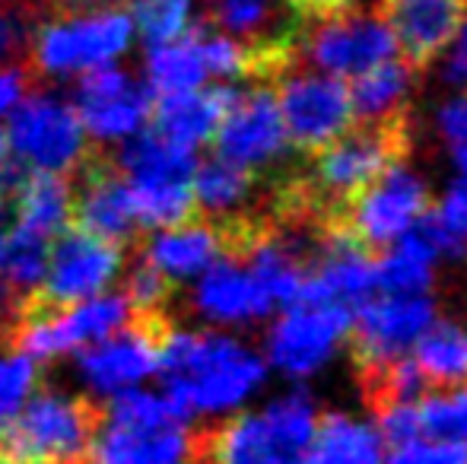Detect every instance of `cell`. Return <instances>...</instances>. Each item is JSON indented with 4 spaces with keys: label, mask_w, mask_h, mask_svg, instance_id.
Masks as SVG:
<instances>
[{
    "label": "cell",
    "mask_w": 467,
    "mask_h": 464,
    "mask_svg": "<svg viewBox=\"0 0 467 464\" xmlns=\"http://www.w3.org/2000/svg\"><path fill=\"white\" fill-rule=\"evenodd\" d=\"M426 385L451 388L467 382V328L455 318H436L410 350Z\"/></svg>",
    "instance_id": "obj_28"
},
{
    "label": "cell",
    "mask_w": 467,
    "mask_h": 464,
    "mask_svg": "<svg viewBox=\"0 0 467 464\" xmlns=\"http://www.w3.org/2000/svg\"><path fill=\"white\" fill-rule=\"evenodd\" d=\"M385 23L413 64L439 57L467 16V0H385Z\"/></svg>",
    "instance_id": "obj_20"
},
{
    "label": "cell",
    "mask_w": 467,
    "mask_h": 464,
    "mask_svg": "<svg viewBox=\"0 0 467 464\" xmlns=\"http://www.w3.org/2000/svg\"><path fill=\"white\" fill-rule=\"evenodd\" d=\"M417 230L439 261L467 258V172L451 181L439 207L426 213Z\"/></svg>",
    "instance_id": "obj_30"
},
{
    "label": "cell",
    "mask_w": 467,
    "mask_h": 464,
    "mask_svg": "<svg viewBox=\"0 0 467 464\" xmlns=\"http://www.w3.org/2000/svg\"><path fill=\"white\" fill-rule=\"evenodd\" d=\"M375 293V258L350 232H327L315 245L302 296L357 309Z\"/></svg>",
    "instance_id": "obj_18"
},
{
    "label": "cell",
    "mask_w": 467,
    "mask_h": 464,
    "mask_svg": "<svg viewBox=\"0 0 467 464\" xmlns=\"http://www.w3.org/2000/svg\"><path fill=\"white\" fill-rule=\"evenodd\" d=\"M175 331L169 312H140L130 309L128 322L115 335L87 344L80 353V366L87 382L99 391H124L134 382L160 369V356L169 335Z\"/></svg>",
    "instance_id": "obj_12"
},
{
    "label": "cell",
    "mask_w": 467,
    "mask_h": 464,
    "mask_svg": "<svg viewBox=\"0 0 467 464\" xmlns=\"http://www.w3.org/2000/svg\"><path fill=\"white\" fill-rule=\"evenodd\" d=\"M417 407L420 433L467 449V382L442 388L436 395H420Z\"/></svg>",
    "instance_id": "obj_32"
},
{
    "label": "cell",
    "mask_w": 467,
    "mask_h": 464,
    "mask_svg": "<svg viewBox=\"0 0 467 464\" xmlns=\"http://www.w3.org/2000/svg\"><path fill=\"white\" fill-rule=\"evenodd\" d=\"M150 45L179 38L191 23V0H140L130 16Z\"/></svg>",
    "instance_id": "obj_34"
},
{
    "label": "cell",
    "mask_w": 467,
    "mask_h": 464,
    "mask_svg": "<svg viewBox=\"0 0 467 464\" xmlns=\"http://www.w3.org/2000/svg\"><path fill=\"white\" fill-rule=\"evenodd\" d=\"M140 252L166 273L172 284L203 273L216 258H223V232L213 220L188 217L175 226H166L150 242L140 239Z\"/></svg>",
    "instance_id": "obj_22"
},
{
    "label": "cell",
    "mask_w": 467,
    "mask_h": 464,
    "mask_svg": "<svg viewBox=\"0 0 467 464\" xmlns=\"http://www.w3.org/2000/svg\"><path fill=\"white\" fill-rule=\"evenodd\" d=\"M194 309L213 325L242 328V325H254L267 318L277 305L271 303L258 277L245 267V261L223 254L197 280Z\"/></svg>",
    "instance_id": "obj_19"
},
{
    "label": "cell",
    "mask_w": 467,
    "mask_h": 464,
    "mask_svg": "<svg viewBox=\"0 0 467 464\" xmlns=\"http://www.w3.org/2000/svg\"><path fill=\"white\" fill-rule=\"evenodd\" d=\"M102 404L42 388L0 433V464H89Z\"/></svg>",
    "instance_id": "obj_4"
},
{
    "label": "cell",
    "mask_w": 467,
    "mask_h": 464,
    "mask_svg": "<svg viewBox=\"0 0 467 464\" xmlns=\"http://www.w3.org/2000/svg\"><path fill=\"white\" fill-rule=\"evenodd\" d=\"M38 385H42V376H38L36 356H26V353L0 356V433H4V427L13 420L19 404H23Z\"/></svg>",
    "instance_id": "obj_36"
},
{
    "label": "cell",
    "mask_w": 467,
    "mask_h": 464,
    "mask_svg": "<svg viewBox=\"0 0 467 464\" xmlns=\"http://www.w3.org/2000/svg\"><path fill=\"white\" fill-rule=\"evenodd\" d=\"M4 211H6V204H4V201H0V220H4Z\"/></svg>",
    "instance_id": "obj_43"
},
{
    "label": "cell",
    "mask_w": 467,
    "mask_h": 464,
    "mask_svg": "<svg viewBox=\"0 0 467 464\" xmlns=\"http://www.w3.org/2000/svg\"><path fill=\"white\" fill-rule=\"evenodd\" d=\"M51 239L29 226H13L10 232L0 235V277L10 280L13 286H36L42 284L48 271Z\"/></svg>",
    "instance_id": "obj_31"
},
{
    "label": "cell",
    "mask_w": 467,
    "mask_h": 464,
    "mask_svg": "<svg viewBox=\"0 0 467 464\" xmlns=\"http://www.w3.org/2000/svg\"><path fill=\"white\" fill-rule=\"evenodd\" d=\"M353 309L337 303H321L312 296H299L283 305L265 337L267 363L286 378H306L325 372L340 356L350 337Z\"/></svg>",
    "instance_id": "obj_5"
},
{
    "label": "cell",
    "mask_w": 467,
    "mask_h": 464,
    "mask_svg": "<svg viewBox=\"0 0 467 464\" xmlns=\"http://www.w3.org/2000/svg\"><path fill=\"white\" fill-rule=\"evenodd\" d=\"M400 153L394 124H366L344 130L318 150L308 172V194L327 204H350L359 191Z\"/></svg>",
    "instance_id": "obj_11"
},
{
    "label": "cell",
    "mask_w": 467,
    "mask_h": 464,
    "mask_svg": "<svg viewBox=\"0 0 467 464\" xmlns=\"http://www.w3.org/2000/svg\"><path fill=\"white\" fill-rule=\"evenodd\" d=\"M315 423V397L289 388L261 410H245L223 427L201 429V464H302Z\"/></svg>",
    "instance_id": "obj_3"
},
{
    "label": "cell",
    "mask_w": 467,
    "mask_h": 464,
    "mask_svg": "<svg viewBox=\"0 0 467 464\" xmlns=\"http://www.w3.org/2000/svg\"><path fill=\"white\" fill-rule=\"evenodd\" d=\"M38 23L42 19L23 0H0V61L16 55Z\"/></svg>",
    "instance_id": "obj_38"
},
{
    "label": "cell",
    "mask_w": 467,
    "mask_h": 464,
    "mask_svg": "<svg viewBox=\"0 0 467 464\" xmlns=\"http://www.w3.org/2000/svg\"><path fill=\"white\" fill-rule=\"evenodd\" d=\"M299 51L308 67L337 80H357L359 74L398 57V42L385 16L359 6H337L318 13L299 38Z\"/></svg>",
    "instance_id": "obj_7"
},
{
    "label": "cell",
    "mask_w": 467,
    "mask_h": 464,
    "mask_svg": "<svg viewBox=\"0 0 467 464\" xmlns=\"http://www.w3.org/2000/svg\"><path fill=\"white\" fill-rule=\"evenodd\" d=\"M70 188H74V211L70 226L83 232L102 235L118 245H137L140 226L130 204L128 175L121 172L118 160L102 147H89L87 156L70 169Z\"/></svg>",
    "instance_id": "obj_13"
},
{
    "label": "cell",
    "mask_w": 467,
    "mask_h": 464,
    "mask_svg": "<svg viewBox=\"0 0 467 464\" xmlns=\"http://www.w3.org/2000/svg\"><path fill=\"white\" fill-rule=\"evenodd\" d=\"M436 252L413 230L375 258V293H430L436 280Z\"/></svg>",
    "instance_id": "obj_29"
},
{
    "label": "cell",
    "mask_w": 467,
    "mask_h": 464,
    "mask_svg": "<svg viewBox=\"0 0 467 464\" xmlns=\"http://www.w3.org/2000/svg\"><path fill=\"white\" fill-rule=\"evenodd\" d=\"M124 252L128 248L118 245V242L67 226L61 235H55L48 271H45L42 284H36L38 293L55 305H74L80 299L96 296L118 273Z\"/></svg>",
    "instance_id": "obj_16"
},
{
    "label": "cell",
    "mask_w": 467,
    "mask_h": 464,
    "mask_svg": "<svg viewBox=\"0 0 467 464\" xmlns=\"http://www.w3.org/2000/svg\"><path fill=\"white\" fill-rule=\"evenodd\" d=\"M426 213H430L426 179L413 166L394 160L350 201L347 232L366 248H388L417 230Z\"/></svg>",
    "instance_id": "obj_8"
},
{
    "label": "cell",
    "mask_w": 467,
    "mask_h": 464,
    "mask_svg": "<svg viewBox=\"0 0 467 464\" xmlns=\"http://www.w3.org/2000/svg\"><path fill=\"white\" fill-rule=\"evenodd\" d=\"M385 464H467V449L436 436H417L400 446H388Z\"/></svg>",
    "instance_id": "obj_37"
},
{
    "label": "cell",
    "mask_w": 467,
    "mask_h": 464,
    "mask_svg": "<svg viewBox=\"0 0 467 464\" xmlns=\"http://www.w3.org/2000/svg\"><path fill=\"white\" fill-rule=\"evenodd\" d=\"M134 248V261L128 271V286H124V299L130 309L140 312H166L169 299H172V280L140 252V242Z\"/></svg>",
    "instance_id": "obj_33"
},
{
    "label": "cell",
    "mask_w": 467,
    "mask_h": 464,
    "mask_svg": "<svg viewBox=\"0 0 467 464\" xmlns=\"http://www.w3.org/2000/svg\"><path fill=\"white\" fill-rule=\"evenodd\" d=\"M442 55H445V64H442L445 80L458 89H467V16L462 19L455 38H451L449 48H445Z\"/></svg>",
    "instance_id": "obj_39"
},
{
    "label": "cell",
    "mask_w": 467,
    "mask_h": 464,
    "mask_svg": "<svg viewBox=\"0 0 467 464\" xmlns=\"http://www.w3.org/2000/svg\"><path fill=\"white\" fill-rule=\"evenodd\" d=\"M216 156L245 166L252 172L274 166L286 156L289 137L283 128L277 96L271 87H252L245 93L235 89V99L229 112L223 115L220 128L213 134Z\"/></svg>",
    "instance_id": "obj_15"
},
{
    "label": "cell",
    "mask_w": 467,
    "mask_h": 464,
    "mask_svg": "<svg viewBox=\"0 0 467 464\" xmlns=\"http://www.w3.org/2000/svg\"><path fill=\"white\" fill-rule=\"evenodd\" d=\"M388 442L379 433L375 420L350 414V410H331L318 414L312 442H308L302 464H385Z\"/></svg>",
    "instance_id": "obj_23"
},
{
    "label": "cell",
    "mask_w": 467,
    "mask_h": 464,
    "mask_svg": "<svg viewBox=\"0 0 467 464\" xmlns=\"http://www.w3.org/2000/svg\"><path fill=\"white\" fill-rule=\"evenodd\" d=\"M430 293H372L353 309V350L366 372L410 356L413 344L436 322Z\"/></svg>",
    "instance_id": "obj_10"
},
{
    "label": "cell",
    "mask_w": 467,
    "mask_h": 464,
    "mask_svg": "<svg viewBox=\"0 0 467 464\" xmlns=\"http://www.w3.org/2000/svg\"><path fill=\"white\" fill-rule=\"evenodd\" d=\"M235 99V89L229 87H197L188 93H169L160 96L150 108L153 128L162 137H169L179 147H201L213 140L223 115L229 112Z\"/></svg>",
    "instance_id": "obj_21"
},
{
    "label": "cell",
    "mask_w": 467,
    "mask_h": 464,
    "mask_svg": "<svg viewBox=\"0 0 467 464\" xmlns=\"http://www.w3.org/2000/svg\"><path fill=\"white\" fill-rule=\"evenodd\" d=\"M134 32V19L124 10L64 13L42 19L32 29V48L26 57L29 74H74L121 55Z\"/></svg>",
    "instance_id": "obj_6"
},
{
    "label": "cell",
    "mask_w": 467,
    "mask_h": 464,
    "mask_svg": "<svg viewBox=\"0 0 467 464\" xmlns=\"http://www.w3.org/2000/svg\"><path fill=\"white\" fill-rule=\"evenodd\" d=\"M13 217L19 226L48 235H61L70 226V211H74V188H70L67 172H48V169H26L13 191Z\"/></svg>",
    "instance_id": "obj_24"
},
{
    "label": "cell",
    "mask_w": 467,
    "mask_h": 464,
    "mask_svg": "<svg viewBox=\"0 0 467 464\" xmlns=\"http://www.w3.org/2000/svg\"><path fill=\"white\" fill-rule=\"evenodd\" d=\"M6 143L19 162L48 172H70L89 150L77 108L51 96H26L13 106Z\"/></svg>",
    "instance_id": "obj_14"
},
{
    "label": "cell",
    "mask_w": 467,
    "mask_h": 464,
    "mask_svg": "<svg viewBox=\"0 0 467 464\" xmlns=\"http://www.w3.org/2000/svg\"><path fill=\"white\" fill-rule=\"evenodd\" d=\"M160 372L166 397L191 420L245 407L265 388L267 359L233 335L175 328L162 347Z\"/></svg>",
    "instance_id": "obj_1"
},
{
    "label": "cell",
    "mask_w": 467,
    "mask_h": 464,
    "mask_svg": "<svg viewBox=\"0 0 467 464\" xmlns=\"http://www.w3.org/2000/svg\"><path fill=\"white\" fill-rule=\"evenodd\" d=\"M274 96H277L289 147L302 153H318L357 121L347 80L327 77L315 67L289 70L274 89Z\"/></svg>",
    "instance_id": "obj_9"
},
{
    "label": "cell",
    "mask_w": 467,
    "mask_h": 464,
    "mask_svg": "<svg viewBox=\"0 0 467 464\" xmlns=\"http://www.w3.org/2000/svg\"><path fill=\"white\" fill-rule=\"evenodd\" d=\"M6 162V134L0 130V166Z\"/></svg>",
    "instance_id": "obj_42"
},
{
    "label": "cell",
    "mask_w": 467,
    "mask_h": 464,
    "mask_svg": "<svg viewBox=\"0 0 467 464\" xmlns=\"http://www.w3.org/2000/svg\"><path fill=\"white\" fill-rule=\"evenodd\" d=\"M432 130H436L439 147L445 150L449 162L458 172H467V89L442 99L432 112Z\"/></svg>",
    "instance_id": "obj_35"
},
{
    "label": "cell",
    "mask_w": 467,
    "mask_h": 464,
    "mask_svg": "<svg viewBox=\"0 0 467 464\" xmlns=\"http://www.w3.org/2000/svg\"><path fill=\"white\" fill-rule=\"evenodd\" d=\"M150 108H153V89L134 83L118 67L96 64L77 87V115L99 140L134 134L150 118Z\"/></svg>",
    "instance_id": "obj_17"
},
{
    "label": "cell",
    "mask_w": 467,
    "mask_h": 464,
    "mask_svg": "<svg viewBox=\"0 0 467 464\" xmlns=\"http://www.w3.org/2000/svg\"><path fill=\"white\" fill-rule=\"evenodd\" d=\"M89 464H201V433L166 395L124 388L102 404Z\"/></svg>",
    "instance_id": "obj_2"
},
{
    "label": "cell",
    "mask_w": 467,
    "mask_h": 464,
    "mask_svg": "<svg viewBox=\"0 0 467 464\" xmlns=\"http://www.w3.org/2000/svg\"><path fill=\"white\" fill-rule=\"evenodd\" d=\"M413 87H417L413 64L400 57L366 70L350 87L353 118H359L363 124H398L394 118L410 106Z\"/></svg>",
    "instance_id": "obj_25"
},
{
    "label": "cell",
    "mask_w": 467,
    "mask_h": 464,
    "mask_svg": "<svg viewBox=\"0 0 467 464\" xmlns=\"http://www.w3.org/2000/svg\"><path fill=\"white\" fill-rule=\"evenodd\" d=\"M32 74L29 67H16V70H0V115L10 112L19 99H23V89L29 87Z\"/></svg>",
    "instance_id": "obj_40"
},
{
    "label": "cell",
    "mask_w": 467,
    "mask_h": 464,
    "mask_svg": "<svg viewBox=\"0 0 467 464\" xmlns=\"http://www.w3.org/2000/svg\"><path fill=\"white\" fill-rule=\"evenodd\" d=\"M254 201V172L235 162L216 160L201 162L194 169V204L207 220L226 223V220L245 217V207Z\"/></svg>",
    "instance_id": "obj_26"
},
{
    "label": "cell",
    "mask_w": 467,
    "mask_h": 464,
    "mask_svg": "<svg viewBox=\"0 0 467 464\" xmlns=\"http://www.w3.org/2000/svg\"><path fill=\"white\" fill-rule=\"evenodd\" d=\"M296 6H299L302 13H312V16H318V13H327V10H337V6H347L350 0H293Z\"/></svg>",
    "instance_id": "obj_41"
},
{
    "label": "cell",
    "mask_w": 467,
    "mask_h": 464,
    "mask_svg": "<svg viewBox=\"0 0 467 464\" xmlns=\"http://www.w3.org/2000/svg\"><path fill=\"white\" fill-rule=\"evenodd\" d=\"M147 77H150V89L156 96L188 93V89L207 87L210 67H207V57H203L201 26L185 29L172 42L153 45V51L147 57Z\"/></svg>",
    "instance_id": "obj_27"
}]
</instances>
